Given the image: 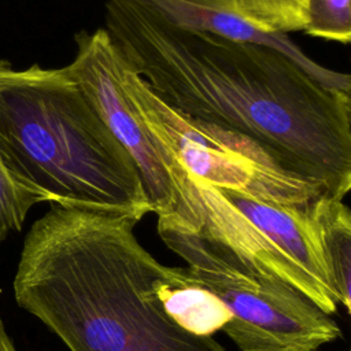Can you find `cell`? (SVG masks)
Returning a JSON list of instances; mask_svg holds the SVG:
<instances>
[{
  "label": "cell",
  "instance_id": "obj_1",
  "mask_svg": "<svg viewBox=\"0 0 351 351\" xmlns=\"http://www.w3.org/2000/svg\"><path fill=\"white\" fill-rule=\"evenodd\" d=\"M122 62L178 112L239 132L328 195L351 189V92L325 86L291 58L178 25L149 0H106Z\"/></svg>",
  "mask_w": 351,
  "mask_h": 351
},
{
  "label": "cell",
  "instance_id": "obj_2",
  "mask_svg": "<svg viewBox=\"0 0 351 351\" xmlns=\"http://www.w3.org/2000/svg\"><path fill=\"white\" fill-rule=\"evenodd\" d=\"M137 222L52 203L25 237L16 303L70 351H226L159 308L152 282L160 263L136 239Z\"/></svg>",
  "mask_w": 351,
  "mask_h": 351
},
{
  "label": "cell",
  "instance_id": "obj_3",
  "mask_svg": "<svg viewBox=\"0 0 351 351\" xmlns=\"http://www.w3.org/2000/svg\"><path fill=\"white\" fill-rule=\"evenodd\" d=\"M0 155L43 202L137 221L151 213L134 162L64 67L0 59Z\"/></svg>",
  "mask_w": 351,
  "mask_h": 351
},
{
  "label": "cell",
  "instance_id": "obj_4",
  "mask_svg": "<svg viewBox=\"0 0 351 351\" xmlns=\"http://www.w3.org/2000/svg\"><path fill=\"white\" fill-rule=\"evenodd\" d=\"M162 240L232 314L223 332L241 351H317L337 324L291 284L203 228L158 222Z\"/></svg>",
  "mask_w": 351,
  "mask_h": 351
},
{
  "label": "cell",
  "instance_id": "obj_5",
  "mask_svg": "<svg viewBox=\"0 0 351 351\" xmlns=\"http://www.w3.org/2000/svg\"><path fill=\"white\" fill-rule=\"evenodd\" d=\"M119 73L122 86L148 129L192 178L218 189L298 207L328 195L322 185L258 141L171 108L122 59Z\"/></svg>",
  "mask_w": 351,
  "mask_h": 351
},
{
  "label": "cell",
  "instance_id": "obj_6",
  "mask_svg": "<svg viewBox=\"0 0 351 351\" xmlns=\"http://www.w3.org/2000/svg\"><path fill=\"white\" fill-rule=\"evenodd\" d=\"M188 177V197L197 228L291 284L324 313L336 311L339 302L308 223L307 206L261 200Z\"/></svg>",
  "mask_w": 351,
  "mask_h": 351
},
{
  "label": "cell",
  "instance_id": "obj_7",
  "mask_svg": "<svg viewBox=\"0 0 351 351\" xmlns=\"http://www.w3.org/2000/svg\"><path fill=\"white\" fill-rule=\"evenodd\" d=\"M75 44L77 53L64 70L134 162L158 222L196 229L197 222L188 197V173L152 134L122 86L121 58L107 32H80Z\"/></svg>",
  "mask_w": 351,
  "mask_h": 351
},
{
  "label": "cell",
  "instance_id": "obj_8",
  "mask_svg": "<svg viewBox=\"0 0 351 351\" xmlns=\"http://www.w3.org/2000/svg\"><path fill=\"white\" fill-rule=\"evenodd\" d=\"M173 22L210 32L236 43H250L269 47L291 58L319 84L344 92H351L348 74L328 70L307 58L285 33L259 30L244 18L234 14L225 0H149Z\"/></svg>",
  "mask_w": 351,
  "mask_h": 351
},
{
  "label": "cell",
  "instance_id": "obj_9",
  "mask_svg": "<svg viewBox=\"0 0 351 351\" xmlns=\"http://www.w3.org/2000/svg\"><path fill=\"white\" fill-rule=\"evenodd\" d=\"M152 295L159 308L181 329L211 337L222 330L232 314L189 267L159 265L152 282Z\"/></svg>",
  "mask_w": 351,
  "mask_h": 351
},
{
  "label": "cell",
  "instance_id": "obj_10",
  "mask_svg": "<svg viewBox=\"0 0 351 351\" xmlns=\"http://www.w3.org/2000/svg\"><path fill=\"white\" fill-rule=\"evenodd\" d=\"M308 223L337 302L351 307V214L343 199L321 195L307 208Z\"/></svg>",
  "mask_w": 351,
  "mask_h": 351
},
{
  "label": "cell",
  "instance_id": "obj_11",
  "mask_svg": "<svg viewBox=\"0 0 351 351\" xmlns=\"http://www.w3.org/2000/svg\"><path fill=\"white\" fill-rule=\"evenodd\" d=\"M230 10L267 33L303 30L307 0H225Z\"/></svg>",
  "mask_w": 351,
  "mask_h": 351
},
{
  "label": "cell",
  "instance_id": "obj_12",
  "mask_svg": "<svg viewBox=\"0 0 351 351\" xmlns=\"http://www.w3.org/2000/svg\"><path fill=\"white\" fill-rule=\"evenodd\" d=\"M303 32L313 37L348 44L351 40L350 0H307Z\"/></svg>",
  "mask_w": 351,
  "mask_h": 351
},
{
  "label": "cell",
  "instance_id": "obj_13",
  "mask_svg": "<svg viewBox=\"0 0 351 351\" xmlns=\"http://www.w3.org/2000/svg\"><path fill=\"white\" fill-rule=\"evenodd\" d=\"M41 202L11 173L0 155V243L12 232H19L30 208Z\"/></svg>",
  "mask_w": 351,
  "mask_h": 351
},
{
  "label": "cell",
  "instance_id": "obj_14",
  "mask_svg": "<svg viewBox=\"0 0 351 351\" xmlns=\"http://www.w3.org/2000/svg\"><path fill=\"white\" fill-rule=\"evenodd\" d=\"M0 351H16L11 337L8 336V333L5 330L1 317H0Z\"/></svg>",
  "mask_w": 351,
  "mask_h": 351
}]
</instances>
